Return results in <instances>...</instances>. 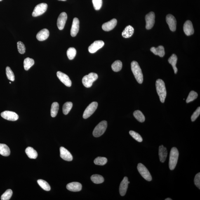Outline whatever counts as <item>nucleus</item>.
I'll list each match as a JSON object with an SVG mask.
<instances>
[{"label": "nucleus", "mask_w": 200, "mask_h": 200, "mask_svg": "<svg viewBox=\"0 0 200 200\" xmlns=\"http://www.w3.org/2000/svg\"><path fill=\"white\" fill-rule=\"evenodd\" d=\"M59 109V105L58 103L53 102L52 104L51 110H50V113H51V116L52 117L54 118L58 114Z\"/></svg>", "instance_id": "29"}, {"label": "nucleus", "mask_w": 200, "mask_h": 200, "mask_svg": "<svg viewBox=\"0 0 200 200\" xmlns=\"http://www.w3.org/2000/svg\"><path fill=\"white\" fill-rule=\"evenodd\" d=\"M76 50L74 48H70L67 51V55L69 60H72L76 56Z\"/></svg>", "instance_id": "36"}, {"label": "nucleus", "mask_w": 200, "mask_h": 200, "mask_svg": "<svg viewBox=\"0 0 200 200\" xmlns=\"http://www.w3.org/2000/svg\"><path fill=\"white\" fill-rule=\"evenodd\" d=\"M67 188L72 192H79L82 190V185L79 182H73L67 184Z\"/></svg>", "instance_id": "20"}, {"label": "nucleus", "mask_w": 200, "mask_h": 200, "mask_svg": "<svg viewBox=\"0 0 200 200\" xmlns=\"http://www.w3.org/2000/svg\"><path fill=\"white\" fill-rule=\"evenodd\" d=\"M67 15L65 12L61 13L57 20V26L60 30L63 29L67 20Z\"/></svg>", "instance_id": "13"}, {"label": "nucleus", "mask_w": 200, "mask_h": 200, "mask_svg": "<svg viewBox=\"0 0 200 200\" xmlns=\"http://www.w3.org/2000/svg\"><path fill=\"white\" fill-rule=\"evenodd\" d=\"M137 169L143 178L148 181H151L152 180V177L149 170L147 168L141 163H139Z\"/></svg>", "instance_id": "6"}, {"label": "nucleus", "mask_w": 200, "mask_h": 200, "mask_svg": "<svg viewBox=\"0 0 200 200\" xmlns=\"http://www.w3.org/2000/svg\"><path fill=\"white\" fill-rule=\"evenodd\" d=\"M37 182L40 187H41L43 190L47 191H50V186L46 181L42 180H38Z\"/></svg>", "instance_id": "34"}, {"label": "nucleus", "mask_w": 200, "mask_h": 200, "mask_svg": "<svg viewBox=\"0 0 200 200\" xmlns=\"http://www.w3.org/2000/svg\"><path fill=\"white\" fill-rule=\"evenodd\" d=\"M129 134L133 138L135 139V140L138 142H142L143 139L141 136L138 133H136L133 130H130L129 132Z\"/></svg>", "instance_id": "40"}, {"label": "nucleus", "mask_w": 200, "mask_h": 200, "mask_svg": "<svg viewBox=\"0 0 200 200\" xmlns=\"http://www.w3.org/2000/svg\"><path fill=\"white\" fill-rule=\"evenodd\" d=\"M179 153L176 147H173L171 149L170 154L169 168L170 170L175 169L178 162Z\"/></svg>", "instance_id": "3"}, {"label": "nucleus", "mask_w": 200, "mask_h": 200, "mask_svg": "<svg viewBox=\"0 0 200 200\" xmlns=\"http://www.w3.org/2000/svg\"><path fill=\"white\" fill-rule=\"evenodd\" d=\"M17 47L19 53L22 54L25 53L26 48L23 43L20 41L18 42L17 43Z\"/></svg>", "instance_id": "42"}, {"label": "nucleus", "mask_w": 200, "mask_h": 200, "mask_svg": "<svg viewBox=\"0 0 200 200\" xmlns=\"http://www.w3.org/2000/svg\"><path fill=\"white\" fill-rule=\"evenodd\" d=\"M59 1H67V0H59Z\"/></svg>", "instance_id": "46"}, {"label": "nucleus", "mask_w": 200, "mask_h": 200, "mask_svg": "<svg viewBox=\"0 0 200 200\" xmlns=\"http://www.w3.org/2000/svg\"><path fill=\"white\" fill-rule=\"evenodd\" d=\"M198 94L196 92L194 91H191L189 93L188 96L187 97L186 102L187 103L193 101L197 98Z\"/></svg>", "instance_id": "37"}, {"label": "nucleus", "mask_w": 200, "mask_h": 200, "mask_svg": "<svg viewBox=\"0 0 200 200\" xmlns=\"http://www.w3.org/2000/svg\"><path fill=\"white\" fill-rule=\"evenodd\" d=\"M107 160L105 157H98L96 158L94 161V162L95 165H105L107 163Z\"/></svg>", "instance_id": "35"}, {"label": "nucleus", "mask_w": 200, "mask_h": 200, "mask_svg": "<svg viewBox=\"0 0 200 200\" xmlns=\"http://www.w3.org/2000/svg\"><path fill=\"white\" fill-rule=\"evenodd\" d=\"M155 14L154 12H150L146 15L145 20L146 22V29L149 30L152 29L155 24Z\"/></svg>", "instance_id": "9"}, {"label": "nucleus", "mask_w": 200, "mask_h": 200, "mask_svg": "<svg viewBox=\"0 0 200 200\" xmlns=\"http://www.w3.org/2000/svg\"><path fill=\"white\" fill-rule=\"evenodd\" d=\"M73 107V104L71 102H67L64 104L63 107V112L65 115L69 114Z\"/></svg>", "instance_id": "32"}, {"label": "nucleus", "mask_w": 200, "mask_h": 200, "mask_svg": "<svg viewBox=\"0 0 200 200\" xmlns=\"http://www.w3.org/2000/svg\"><path fill=\"white\" fill-rule=\"evenodd\" d=\"M166 21L170 30L174 32L176 28V20L175 17L171 14H168L166 17Z\"/></svg>", "instance_id": "14"}, {"label": "nucleus", "mask_w": 200, "mask_h": 200, "mask_svg": "<svg viewBox=\"0 0 200 200\" xmlns=\"http://www.w3.org/2000/svg\"><path fill=\"white\" fill-rule=\"evenodd\" d=\"M48 5L46 3H41L36 5L32 13V16L37 17L42 15L46 11Z\"/></svg>", "instance_id": "8"}, {"label": "nucleus", "mask_w": 200, "mask_h": 200, "mask_svg": "<svg viewBox=\"0 0 200 200\" xmlns=\"http://www.w3.org/2000/svg\"><path fill=\"white\" fill-rule=\"evenodd\" d=\"M156 87L160 100L163 103L166 96V90L164 81L161 79H157L156 81Z\"/></svg>", "instance_id": "1"}, {"label": "nucleus", "mask_w": 200, "mask_h": 200, "mask_svg": "<svg viewBox=\"0 0 200 200\" xmlns=\"http://www.w3.org/2000/svg\"><path fill=\"white\" fill-rule=\"evenodd\" d=\"M9 148L5 144H0V154L4 156H8L10 155Z\"/></svg>", "instance_id": "27"}, {"label": "nucleus", "mask_w": 200, "mask_h": 200, "mask_svg": "<svg viewBox=\"0 0 200 200\" xmlns=\"http://www.w3.org/2000/svg\"><path fill=\"white\" fill-rule=\"evenodd\" d=\"M130 183V182L128 181V184H129Z\"/></svg>", "instance_id": "47"}, {"label": "nucleus", "mask_w": 200, "mask_h": 200, "mask_svg": "<svg viewBox=\"0 0 200 200\" xmlns=\"http://www.w3.org/2000/svg\"><path fill=\"white\" fill-rule=\"evenodd\" d=\"M177 60H178V58L175 54L172 55L168 59V62L173 66L175 74H176L178 72V69L176 67Z\"/></svg>", "instance_id": "26"}, {"label": "nucleus", "mask_w": 200, "mask_h": 200, "mask_svg": "<svg viewBox=\"0 0 200 200\" xmlns=\"http://www.w3.org/2000/svg\"><path fill=\"white\" fill-rule=\"evenodd\" d=\"M200 114V107H198L196 111L191 116V121L192 122H194L199 117Z\"/></svg>", "instance_id": "43"}, {"label": "nucleus", "mask_w": 200, "mask_h": 200, "mask_svg": "<svg viewBox=\"0 0 200 200\" xmlns=\"http://www.w3.org/2000/svg\"><path fill=\"white\" fill-rule=\"evenodd\" d=\"M25 152L30 159H35L38 157V153L32 147H28L26 149Z\"/></svg>", "instance_id": "25"}, {"label": "nucleus", "mask_w": 200, "mask_h": 200, "mask_svg": "<svg viewBox=\"0 0 200 200\" xmlns=\"http://www.w3.org/2000/svg\"><path fill=\"white\" fill-rule=\"evenodd\" d=\"M165 200H172L171 199H170V198H166V199H165Z\"/></svg>", "instance_id": "45"}, {"label": "nucleus", "mask_w": 200, "mask_h": 200, "mask_svg": "<svg viewBox=\"0 0 200 200\" xmlns=\"http://www.w3.org/2000/svg\"><path fill=\"white\" fill-rule=\"evenodd\" d=\"M104 44L105 43L104 42L102 41H95L89 47V51L90 53H95L100 48H102Z\"/></svg>", "instance_id": "11"}, {"label": "nucleus", "mask_w": 200, "mask_h": 200, "mask_svg": "<svg viewBox=\"0 0 200 200\" xmlns=\"http://www.w3.org/2000/svg\"><path fill=\"white\" fill-rule=\"evenodd\" d=\"M151 51L155 55L159 56L161 57L164 56L165 55L164 48L162 46H159L156 48L153 47L151 48Z\"/></svg>", "instance_id": "23"}, {"label": "nucleus", "mask_w": 200, "mask_h": 200, "mask_svg": "<svg viewBox=\"0 0 200 200\" xmlns=\"http://www.w3.org/2000/svg\"><path fill=\"white\" fill-rule=\"evenodd\" d=\"M184 31L187 36L192 35L194 34V30L192 22L187 20L184 25Z\"/></svg>", "instance_id": "17"}, {"label": "nucleus", "mask_w": 200, "mask_h": 200, "mask_svg": "<svg viewBox=\"0 0 200 200\" xmlns=\"http://www.w3.org/2000/svg\"><path fill=\"white\" fill-rule=\"evenodd\" d=\"M1 116L5 119L12 121H16L19 118L16 113L10 111H5L1 113Z\"/></svg>", "instance_id": "10"}, {"label": "nucleus", "mask_w": 200, "mask_h": 200, "mask_svg": "<svg viewBox=\"0 0 200 200\" xmlns=\"http://www.w3.org/2000/svg\"><path fill=\"white\" fill-rule=\"evenodd\" d=\"M9 83H10V84H11V82H9Z\"/></svg>", "instance_id": "49"}, {"label": "nucleus", "mask_w": 200, "mask_h": 200, "mask_svg": "<svg viewBox=\"0 0 200 200\" xmlns=\"http://www.w3.org/2000/svg\"><path fill=\"white\" fill-rule=\"evenodd\" d=\"M98 75L95 73H90L88 75H85L82 79V83L87 88H90L92 86L94 82L98 79Z\"/></svg>", "instance_id": "4"}, {"label": "nucleus", "mask_w": 200, "mask_h": 200, "mask_svg": "<svg viewBox=\"0 0 200 200\" xmlns=\"http://www.w3.org/2000/svg\"><path fill=\"white\" fill-rule=\"evenodd\" d=\"M194 183L195 185L198 188L200 189V173L197 174L194 179Z\"/></svg>", "instance_id": "44"}, {"label": "nucleus", "mask_w": 200, "mask_h": 200, "mask_svg": "<svg viewBox=\"0 0 200 200\" xmlns=\"http://www.w3.org/2000/svg\"><path fill=\"white\" fill-rule=\"evenodd\" d=\"M107 121H102L97 125L94 129L93 132V136L99 137L102 136L105 133L107 127Z\"/></svg>", "instance_id": "5"}, {"label": "nucleus", "mask_w": 200, "mask_h": 200, "mask_svg": "<svg viewBox=\"0 0 200 200\" xmlns=\"http://www.w3.org/2000/svg\"><path fill=\"white\" fill-rule=\"evenodd\" d=\"M131 67L132 72L136 79L139 83L142 84L143 82V75L138 63L135 61H133L131 63Z\"/></svg>", "instance_id": "2"}, {"label": "nucleus", "mask_w": 200, "mask_h": 200, "mask_svg": "<svg viewBox=\"0 0 200 200\" xmlns=\"http://www.w3.org/2000/svg\"><path fill=\"white\" fill-rule=\"evenodd\" d=\"M134 29L131 25H128L125 28L122 33V36L124 38H127L133 36Z\"/></svg>", "instance_id": "24"}, {"label": "nucleus", "mask_w": 200, "mask_h": 200, "mask_svg": "<svg viewBox=\"0 0 200 200\" xmlns=\"http://www.w3.org/2000/svg\"><path fill=\"white\" fill-rule=\"evenodd\" d=\"M94 8L96 10H100L102 5V0H93Z\"/></svg>", "instance_id": "41"}, {"label": "nucleus", "mask_w": 200, "mask_h": 200, "mask_svg": "<svg viewBox=\"0 0 200 200\" xmlns=\"http://www.w3.org/2000/svg\"><path fill=\"white\" fill-rule=\"evenodd\" d=\"M6 73L7 77L9 80L12 81H15V75L13 71H12L10 68L9 67H6Z\"/></svg>", "instance_id": "38"}, {"label": "nucleus", "mask_w": 200, "mask_h": 200, "mask_svg": "<svg viewBox=\"0 0 200 200\" xmlns=\"http://www.w3.org/2000/svg\"><path fill=\"white\" fill-rule=\"evenodd\" d=\"M128 184V178L127 177H125L120 184L119 187V193L121 196H124L126 194Z\"/></svg>", "instance_id": "19"}, {"label": "nucleus", "mask_w": 200, "mask_h": 200, "mask_svg": "<svg viewBox=\"0 0 200 200\" xmlns=\"http://www.w3.org/2000/svg\"><path fill=\"white\" fill-rule=\"evenodd\" d=\"M13 191L11 189H8L1 196V199L2 200H9L11 198L13 195Z\"/></svg>", "instance_id": "39"}, {"label": "nucleus", "mask_w": 200, "mask_h": 200, "mask_svg": "<svg viewBox=\"0 0 200 200\" xmlns=\"http://www.w3.org/2000/svg\"><path fill=\"white\" fill-rule=\"evenodd\" d=\"M159 155L160 161L161 162H164L168 155L167 150L166 147L163 145L159 147Z\"/></svg>", "instance_id": "22"}, {"label": "nucleus", "mask_w": 200, "mask_h": 200, "mask_svg": "<svg viewBox=\"0 0 200 200\" xmlns=\"http://www.w3.org/2000/svg\"><path fill=\"white\" fill-rule=\"evenodd\" d=\"M57 76L60 81L66 86L67 87L71 86L72 82L67 75L64 74L60 71H58L57 72Z\"/></svg>", "instance_id": "12"}, {"label": "nucleus", "mask_w": 200, "mask_h": 200, "mask_svg": "<svg viewBox=\"0 0 200 200\" xmlns=\"http://www.w3.org/2000/svg\"><path fill=\"white\" fill-rule=\"evenodd\" d=\"M117 20L113 19L105 23L102 26V28L105 31H109L114 29L117 25Z\"/></svg>", "instance_id": "18"}, {"label": "nucleus", "mask_w": 200, "mask_h": 200, "mask_svg": "<svg viewBox=\"0 0 200 200\" xmlns=\"http://www.w3.org/2000/svg\"><path fill=\"white\" fill-rule=\"evenodd\" d=\"M133 116L136 119L140 122H144L145 121V116L140 111L137 110L133 113Z\"/></svg>", "instance_id": "31"}, {"label": "nucleus", "mask_w": 200, "mask_h": 200, "mask_svg": "<svg viewBox=\"0 0 200 200\" xmlns=\"http://www.w3.org/2000/svg\"><path fill=\"white\" fill-rule=\"evenodd\" d=\"M98 103L93 102L91 103L87 107L83 113V117L85 119H87L91 116L98 107Z\"/></svg>", "instance_id": "7"}, {"label": "nucleus", "mask_w": 200, "mask_h": 200, "mask_svg": "<svg viewBox=\"0 0 200 200\" xmlns=\"http://www.w3.org/2000/svg\"><path fill=\"white\" fill-rule=\"evenodd\" d=\"M49 35V31L46 29H43L40 31L36 35V38L38 41H44L48 39Z\"/></svg>", "instance_id": "21"}, {"label": "nucleus", "mask_w": 200, "mask_h": 200, "mask_svg": "<svg viewBox=\"0 0 200 200\" xmlns=\"http://www.w3.org/2000/svg\"><path fill=\"white\" fill-rule=\"evenodd\" d=\"M34 60L33 59L29 58H26L24 62V69L26 71L29 70L34 65Z\"/></svg>", "instance_id": "28"}, {"label": "nucleus", "mask_w": 200, "mask_h": 200, "mask_svg": "<svg viewBox=\"0 0 200 200\" xmlns=\"http://www.w3.org/2000/svg\"><path fill=\"white\" fill-rule=\"evenodd\" d=\"M122 67V64L121 61L117 60L113 63L112 68L114 72H118L121 70Z\"/></svg>", "instance_id": "30"}, {"label": "nucleus", "mask_w": 200, "mask_h": 200, "mask_svg": "<svg viewBox=\"0 0 200 200\" xmlns=\"http://www.w3.org/2000/svg\"><path fill=\"white\" fill-rule=\"evenodd\" d=\"M2 1V0H0V1Z\"/></svg>", "instance_id": "48"}, {"label": "nucleus", "mask_w": 200, "mask_h": 200, "mask_svg": "<svg viewBox=\"0 0 200 200\" xmlns=\"http://www.w3.org/2000/svg\"><path fill=\"white\" fill-rule=\"evenodd\" d=\"M60 157L67 161H71L73 160L72 155L69 151L63 147H61L60 148Z\"/></svg>", "instance_id": "15"}, {"label": "nucleus", "mask_w": 200, "mask_h": 200, "mask_svg": "<svg viewBox=\"0 0 200 200\" xmlns=\"http://www.w3.org/2000/svg\"><path fill=\"white\" fill-rule=\"evenodd\" d=\"M91 180L95 184H102L104 181V178L102 176L97 174L92 176Z\"/></svg>", "instance_id": "33"}, {"label": "nucleus", "mask_w": 200, "mask_h": 200, "mask_svg": "<svg viewBox=\"0 0 200 200\" xmlns=\"http://www.w3.org/2000/svg\"><path fill=\"white\" fill-rule=\"evenodd\" d=\"M79 29V21L78 19L74 18L73 20L72 27L71 30V35L72 37H75L77 35Z\"/></svg>", "instance_id": "16"}]
</instances>
